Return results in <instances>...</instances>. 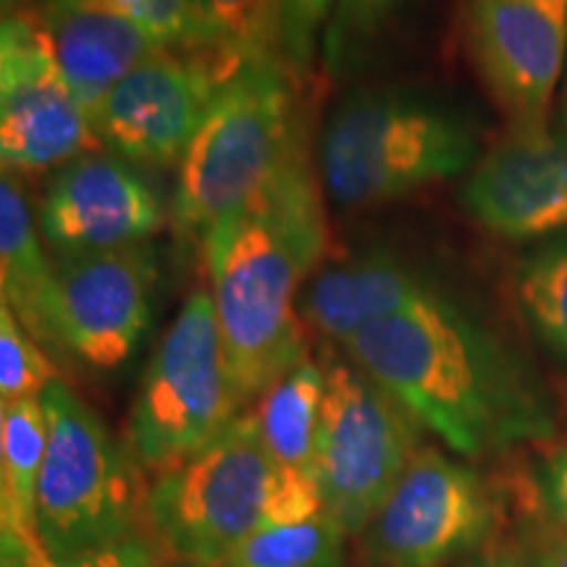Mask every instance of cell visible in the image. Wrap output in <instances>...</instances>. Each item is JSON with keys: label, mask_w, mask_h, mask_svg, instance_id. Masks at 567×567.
<instances>
[{"label": "cell", "mask_w": 567, "mask_h": 567, "mask_svg": "<svg viewBox=\"0 0 567 567\" xmlns=\"http://www.w3.org/2000/svg\"><path fill=\"white\" fill-rule=\"evenodd\" d=\"M342 350L463 457L502 455L555 434L534 365L444 287L360 329Z\"/></svg>", "instance_id": "cell-1"}, {"label": "cell", "mask_w": 567, "mask_h": 567, "mask_svg": "<svg viewBox=\"0 0 567 567\" xmlns=\"http://www.w3.org/2000/svg\"><path fill=\"white\" fill-rule=\"evenodd\" d=\"M323 193L302 142L264 193L203 243L218 331L243 408L308 358L300 297L323 264Z\"/></svg>", "instance_id": "cell-2"}, {"label": "cell", "mask_w": 567, "mask_h": 567, "mask_svg": "<svg viewBox=\"0 0 567 567\" xmlns=\"http://www.w3.org/2000/svg\"><path fill=\"white\" fill-rule=\"evenodd\" d=\"M478 132L463 111L413 87L350 92L318 142V174L339 208L413 195L476 166Z\"/></svg>", "instance_id": "cell-3"}, {"label": "cell", "mask_w": 567, "mask_h": 567, "mask_svg": "<svg viewBox=\"0 0 567 567\" xmlns=\"http://www.w3.org/2000/svg\"><path fill=\"white\" fill-rule=\"evenodd\" d=\"M297 80L276 59L247 61L213 97L179 161L174 224L193 243L245 210L305 142Z\"/></svg>", "instance_id": "cell-4"}, {"label": "cell", "mask_w": 567, "mask_h": 567, "mask_svg": "<svg viewBox=\"0 0 567 567\" xmlns=\"http://www.w3.org/2000/svg\"><path fill=\"white\" fill-rule=\"evenodd\" d=\"M48 450L34 530L51 567L134 534V481L124 452L87 402L61 379L42 392Z\"/></svg>", "instance_id": "cell-5"}, {"label": "cell", "mask_w": 567, "mask_h": 567, "mask_svg": "<svg viewBox=\"0 0 567 567\" xmlns=\"http://www.w3.org/2000/svg\"><path fill=\"white\" fill-rule=\"evenodd\" d=\"M274 478L258 421L243 413L197 455L155 476L145 513L184 565L229 567L234 551L264 526Z\"/></svg>", "instance_id": "cell-6"}, {"label": "cell", "mask_w": 567, "mask_h": 567, "mask_svg": "<svg viewBox=\"0 0 567 567\" xmlns=\"http://www.w3.org/2000/svg\"><path fill=\"white\" fill-rule=\"evenodd\" d=\"M213 297L197 289L155 347L130 415V444L147 471L197 455L239 415Z\"/></svg>", "instance_id": "cell-7"}, {"label": "cell", "mask_w": 567, "mask_h": 567, "mask_svg": "<svg viewBox=\"0 0 567 567\" xmlns=\"http://www.w3.org/2000/svg\"><path fill=\"white\" fill-rule=\"evenodd\" d=\"M316 434L326 515L363 534L421 450V425L350 358H331Z\"/></svg>", "instance_id": "cell-8"}, {"label": "cell", "mask_w": 567, "mask_h": 567, "mask_svg": "<svg viewBox=\"0 0 567 567\" xmlns=\"http://www.w3.org/2000/svg\"><path fill=\"white\" fill-rule=\"evenodd\" d=\"M243 66L213 51L161 48L90 113L97 145L132 166H179L216 92Z\"/></svg>", "instance_id": "cell-9"}, {"label": "cell", "mask_w": 567, "mask_h": 567, "mask_svg": "<svg viewBox=\"0 0 567 567\" xmlns=\"http://www.w3.org/2000/svg\"><path fill=\"white\" fill-rule=\"evenodd\" d=\"M496 523L486 481L460 460L421 446L365 528L375 567H444L476 551Z\"/></svg>", "instance_id": "cell-10"}, {"label": "cell", "mask_w": 567, "mask_h": 567, "mask_svg": "<svg viewBox=\"0 0 567 567\" xmlns=\"http://www.w3.org/2000/svg\"><path fill=\"white\" fill-rule=\"evenodd\" d=\"M90 113L63 80L38 13L0 27V161L3 174L32 176L97 151Z\"/></svg>", "instance_id": "cell-11"}, {"label": "cell", "mask_w": 567, "mask_h": 567, "mask_svg": "<svg viewBox=\"0 0 567 567\" xmlns=\"http://www.w3.org/2000/svg\"><path fill=\"white\" fill-rule=\"evenodd\" d=\"M155 287L151 243L55 258V354L95 371L124 365L151 329Z\"/></svg>", "instance_id": "cell-12"}, {"label": "cell", "mask_w": 567, "mask_h": 567, "mask_svg": "<svg viewBox=\"0 0 567 567\" xmlns=\"http://www.w3.org/2000/svg\"><path fill=\"white\" fill-rule=\"evenodd\" d=\"M463 30L513 134L549 130L567 63V0H465Z\"/></svg>", "instance_id": "cell-13"}, {"label": "cell", "mask_w": 567, "mask_h": 567, "mask_svg": "<svg viewBox=\"0 0 567 567\" xmlns=\"http://www.w3.org/2000/svg\"><path fill=\"white\" fill-rule=\"evenodd\" d=\"M34 216L53 258L151 243L166 224V210L151 184L132 163L105 151L55 168Z\"/></svg>", "instance_id": "cell-14"}, {"label": "cell", "mask_w": 567, "mask_h": 567, "mask_svg": "<svg viewBox=\"0 0 567 567\" xmlns=\"http://www.w3.org/2000/svg\"><path fill=\"white\" fill-rule=\"evenodd\" d=\"M463 205L496 237L567 231V126L509 134L492 147L467 174Z\"/></svg>", "instance_id": "cell-15"}, {"label": "cell", "mask_w": 567, "mask_h": 567, "mask_svg": "<svg viewBox=\"0 0 567 567\" xmlns=\"http://www.w3.org/2000/svg\"><path fill=\"white\" fill-rule=\"evenodd\" d=\"M30 11L38 13L63 80L87 113L163 48L103 0H40Z\"/></svg>", "instance_id": "cell-16"}, {"label": "cell", "mask_w": 567, "mask_h": 567, "mask_svg": "<svg viewBox=\"0 0 567 567\" xmlns=\"http://www.w3.org/2000/svg\"><path fill=\"white\" fill-rule=\"evenodd\" d=\"M434 287L429 274L396 252H363L318 266L302 289L300 313L318 334L344 344Z\"/></svg>", "instance_id": "cell-17"}, {"label": "cell", "mask_w": 567, "mask_h": 567, "mask_svg": "<svg viewBox=\"0 0 567 567\" xmlns=\"http://www.w3.org/2000/svg\"><path fill=\"white\" fill-rule=\"evenodd\" d=\"M0 295L48 352H55V258L19 176L0 182Z\"/></svg>", "instance_id": "cell-18"}, {"label": "cell", "mask_w": 567, "mask_h": 567, "mask_svg": "<svg viewBox=\"0 0 567 567\" xmlns=\"http://www.w3.org/2000/svg\"><path fill=\"white\" fill-rule=\"evenodd\" d=\"M48 450V415L40 396L17 400L0 410V502L3 534L19 536L40 551L34 513ZM45 557V555H42Z\"/></svg>", "instance_id": "cell-19"}, {"label": "cell", "mask_w": 567, "mask_h": 567, "mask_svg": "<svg viewBox=\"0 0 567 567\" xmlns=\"http://www.w3.org/2000/svg\"><path fill=\"white\" fill-rule=\"evenodd\" d=\"M326 368L305 358L258 400L260 436L281 473H316V434Z\"/></svg>", "instance_id": "cell-20"}, {"label": "cell", "mask_w": 567, "mask_h": 567, "mask_svg": "<svg viewBox=\"0 0 567 567\" xmlns=\"http://www.w3.org/2000/svg\"><path fill=\"white\" fill-rule=\"evenodd\" d=\"M413 0H334L323 30V66L334 80L363 71L389 42Z\"/></svg>", "instance_id": "cell-21"}, {"label": "cell", "mask_w": 567, "mask_h": 567, "mask_svg": "<svg viewBox=\"0 0 567 567\" xmlns=\"http://www.w3.org/2000/svg\"><path fill=\"white\" fill-rule=\"evenodd\" d=\"M344 528L331 515L260 526L234 551L229 567H342Z\"/></svg>", "instance_id": "cell-22"}, {"label": "cell", "mask_w": 567, "mask_h": 567, "mask_svg": "<svg viewBox=\"0 0 567 567\" xmlns=\"http://www.w3.org/2000/svg\"><path fill=\"white\" fill-rule=\"evenodd\" d=\"M515 292L536 337L567 360V239L536 247L517 264Z\"/></svg>", "instance_id": "cell-23"}, {"label": "cell", "mask_w": 567, "mask_h": 567, "mask_svg": "<svg viewBox=\"0 0 567 567\" xmlns=\"http://www.w3.org/2000/svg\"><path fill=\"white\" fill-rule=\"evenodd\" d=\"M195 6L226 59H276L268 0H195Z\"/></svg>", "instance_id": "cell-24"}, {"label": "cell", "mask_w": 567, "mask_h": 567, "mask_svg": "<svg viewBox=\"0 0 567 567\" xmlns=\"http://www.w3.org/2000/svg\"><path fill=\"white\" fill-rule=\"evenodd\" d=\"M48 350L34 339L6 305H0V400L42 396L55 381V368Z\"/></svg>", "instance_id": "cell-25"}, {"label": "cell", "mask_w": 567, "mask_h": 567, "mask_svg": "<svg viewBox=\"0 0 567 567\" xmlns=\"http://www.w3.org/2000/svg\"><path fill=\"white\" fill-rule=\"evenodd\" d=\"M331 6L334 0H268L274 53L295 80H302L313 69Z\"/></svg>", "instance_id": "cell-26"}, {"label": "cell", "mask_w": 567, "mask_h": 567, "mask_svg": "<svg viewBox=\"0 0 567 567\" xmlns=\"http://www.w3.org/2000/svg\"><path fill=\"white\" fill-rule=\"evenodd\" d=\"M103 3H109L113 11L122 13L132 24H137L163 48L221 53L208 24L197 11L195 0H103Z\"/></svg>", "instance_id": "cell-27"}, {"label": "cell", "mask_w": 567, "mask_h": 567, "mask_svg": "<svg viewBox=\"0 0 567 567\" xmlns=\"http://www.w3.org/2000/svg\"><path fill=\"white\" fill-rule=\"evenodd\" d=\"M536 486L547 515L567 530V444L544 452L536 467Z\"/></svg>", "instance_id": "cell-28"}, {"label": "cell", "mask_w": 567, "mask_h": 567, "mask_svg": "<svg viewBox=\"0 0 567 567\" xmlns=\"http://www.w3.org/2000/svg\"><path fill=\"white\" fill-rule=\"evenodd\" d=\"M59 567H155V559L137 534L66 559Z\"/></svg>", "instance_id": "cell-29"}, {"label": "cell", "mask_w": 567, "mask_h": 567, "mask_svg": "<svg viewBox=\"0 0 567 567\" xmlns=\"http://www.w3.org/2000/svg\"><path fill=\"white\" fill-rule=\"evenodd\" d=\"M523 551L534 567H567V530L549 515L544 520H530Z\"/></svg>", "instance_id": "cell-30"}, {"label": "cell", "mask_w": 567, "mask_h": 567, "mask_svg": "<svg viewBox=\"0 0 567 567\" xmlns=\"http://www.w3.org/2000/svg\"><path fill=\"white\" fill-rule=\"evenodd\" d=\"M465 567H534L526 551H488L484 557H476Z\"/></svg>", "instance_id": "cell-31"}, {"label": "cell", "mask_w": 567, "mask_h": 567, "mask_svg": "<svg viewBox=\"0 0 567 567\" xmlns=\"http://www.w3.org/2000/svg\"><path fill=\"white\" fill-rule=\"evenodd\" d=\"M40 0H3V17L9 13H19V11H30L32 6H38Z\"/></svg>", "instance_id": "cell-32"}, {"label": "cell", "mask_w": 567, "mask_h": 567, "mask_svg": "<svg viewBox=\"0 0 567 567\" xmlns=\"http://www.w3.org/2000/svg\"><path fill=\"white\" fill-rule=\"evenodd\" d=\"M176 567H195V565H184V563H182V565H176Z\"/></svg>", "instance_id": "cell-33"}]
</instances>
